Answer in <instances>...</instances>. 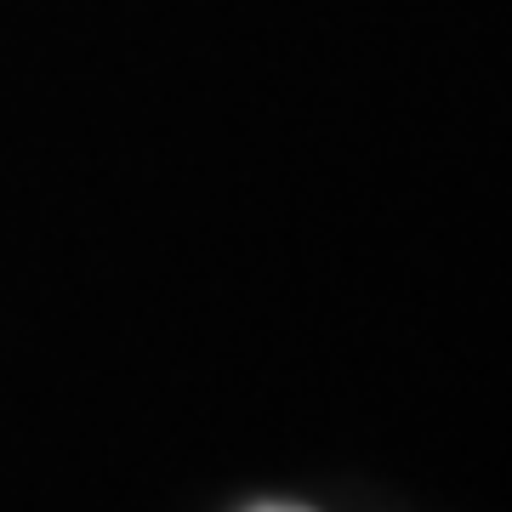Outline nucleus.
Masks as SVG:
<instances>
[{
    "mask_svg": "<svg viewBox=\"0 0 512 512\" xmlns=\"http://www.w3.org/2000/svg\"><path fill=\"white\" fill-rule=\"evenodd\" d=\"M251 512H308V507H291V501H262V507H251Z\"/></svg>",
    "mask_w": 512,
    "mask_h": 512,
    "instance_id": "obj_1",
    "label": "nucleus"
}]
</instances>
